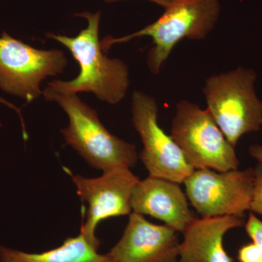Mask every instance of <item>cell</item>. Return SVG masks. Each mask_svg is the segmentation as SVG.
Here are the masks:
<instances>
[{
	"label": "cell",
	"instance_id": "obj_5",
	"mask_svg": "<svg viewBox=\"0 0 262 262\" xmlns=\"http://www.w3.org/2000/svg\"><path fill=\"white\" fill-rule=\"evenodd\" d=\"M170 136L195 170L223 172L239 168L235 147L226 139L208 110L196 103L186 100L177 103Z\"/></svg>",
	"mask_w": 262,
	"mask_h": 262
},
{
	"label": "cell",
	"instance_id": "obj_2",
	"mask_svg": "<svg viewBox=\"0 0 262 262\" xmlns=\"http://www.w3.org/2000/svg\"><path fill=\"white\" fill-rule=\"evenodd\" d=\"M47 101H56L69 117V125L61 129L66 143L89 165L104 172L134 168L138 160L136 146L108 132L96 110L77 94L60 92L48 85L42 91Z\"/></svg>",
	"mask_w": 262,
	"mask_h": 262
},
{
	"label": "cell",
	"instance_id": "obj_12",
	"mask_svg": "<svg viewBox=\"0 0 262 262\" xmlns=\"http://www.w3.org/2000/svg\"><path fill=\"white\" fill-rule=\"evenodd\" d=\"M245 224L239 215L196 218L183 232L179 262H233L224 248V237Z\"/></svg>",
	"mask_w": 262,
	"mask_h": 262
},
{
	"label": "cell",
	"instance_id": "obj_17",
	"mask_svg": "<svg viewBox=\"0 0 262 262\" xmlns=\"http://www.w3.org/2000/svg\"><path fill=\"white\" fill-rule=\"evenodd\" d=\"M249 154L257 160L258 163H262V142L261 144H253L249 147Z\"/></svg>",
	"mask_w": 262,
	"mask_h": 262
},
{
	"label": "cell",
	"instance_id": "obj_9",
	"mask_svg": "<svg viewBox=\"0 0 262 262\" xmlns=\"http://www.w3.org/2000/svg\"><path fill=\"white\" fill-rule=\"evenodd\" d=\"M71 175L77 194L89 206L80 233L98 249L100 241L95 234L98 224L111 217L130 214L133 191L140 179L129 168L115 169L95 179Z\"/></svg>",
	"mask_w": 262,
	"mask_h": 262
},
{
	"label": "cell",
	"instance_id": "obj_13",
	"mask_svg": "<svg viewBox=\"0 0 262 262\" xmlns=\"http://www.w3.org/2000/svg\"><path fill=\"white\" fill-rule=\"evenodd\" d=\"M98 250L80 233L69 237L59 247L40 253L24 252L0 244V262H113Z\"/></svg>",
	"mask_w": 262,
	"mask_h": 262
},
{
	"label": "cell",
	"instance_id": "obj_11",
	"mask_svg": "<svg viewBox=\"0 0 262 262\" xmlns=\"http://www.w3.org/2000/svg\"><path fill=\"white\" fill-rule=\"evenodd\" d=\"M179 184L151 177L139 181L131 196L133 211L163 221L176 232L183 233L196 217Z\"/></svg>",
	"mask_w": 262,
	"mask_h": 262
},
{
	"label": "cell",
	"instance_id": "obj_18",
	"mask_svg": "<svg viewBox=\"0 0 262 262\" xmlns=\"http://www.w3.org/2000/svg\"><path fill=\"white\" fill-rule=\"evenodd\" d=\"M103 1L108 3H117V2L125 1V0H103ZM146 1H149L150 3H155V4L160 5V6H161L164 9H165V8H168V6H170V5L173 3L174 0H146Z\"/></svg>",
	"mask_w": 262,
	"mask_h": 262
},
{
	"label": "cell",
	"instance_id": "obj_19",
	"mask_svg": "<svg viewBox=\"0 0 262 262\" xmlns=\"http://www.w3.org/2000/svg\"><path fill=\"white\" fill-rule=\"evenodd\" d=\"M253 243L257 245L258 247L261 249L262 253V230L261 232H258L257 234H256V237H255L254 239H253ZM258 262H262V256L261 258H260L259 261Z\"/></svg>",
	"mask_w": 262,
	"mask_h": 262
},
{
	"label": "cell",
	"instance_id": "obj_4",
	"mask_svg": "<svg viewBox=\"0 0 262 262\" xmlns=\"http://www.w3.org/2000/svg\"><path fill=\"white\" fill-rule=\"evenodd\" d=\"M257 74L252 69L210 76L203 86L207 110L226 139L235 147L243 136L262 126V101L255 90Z\"/></svg>",
	"mask_w": 262,
	"mask_h": 262
},
{
	"label": "cell",
	"instance_id": "obj_1",
	"mask_svg": "<svg viewBox=\"0 0 262 262\" xmlns=\"http://www.w3.org/2000/svg\"><path fill=\"white\" fill-rule=\"evenodd\" d=\"M86 19L87 27L75 37L47 33L46 37L61 43L72 53L80 66L74 80L49 82L52 89L67 93H93L101 101L117 104L125 98L130 84L127 66L117 58H110L99 40L101 12L76 13Z\"/></svg>",
	"mask_w": 262,
	"mask_h": 262
},
{
	"label": "cell",
	"instance_id": "obj_14",
	"mask_svg": "<svg viewBox=\"0 0 262 262\" xmlns=\"http://www.w3.org/2000/svg\"><path fill=\"white\" fill-rule=\"evenodd\" d=\"M255 179L252 200L249 211L262 215V163H258L254 168Z\"/></svg>",
	"mask_w": 262,
	"mask_h": 262
},
{
	"label": "cell",
	"instance_id": "obj_7",
	"mask_svg": "<svg viewBox=\"0 0 262 262\" xmlns=\"http://www.w3.org/2000/svg\"><path fill=\"white\" fill-rule=\"evenodd\" d=\"M132 121L140 136L143 148L139 158L149 177L182 184L195 169L182 150L158 123L156 100L141 91L132 95Z\"/></svg>",
	"mask_w": 262,
	"mask_h": 262
},
{
	"label": "cell",
	"instance_id": "obj_3",
	"mask_svg": "<svg viewBox=\"0 0 262 262\" xmlns=\"http://www.w3.org/2000/svg\"><path fill=\"white\" fill-rule=\"evenodd\" d=\"M221 12L220 0H174L153 23L124 37L108 36L101 41V46L107 52L117 43L136 37H151L147 65L151 73L158 75L179 42L185 39L202 40L209 35L218 23Z\"/></svg>",
	"mask_w": 262,
	"mask_h": 262
},
{
	"label": "cell",
	"instance_id": "obj_15",
	"mask_svg": "<svg viewBox=\"0 0 262 262\" xmlns=\"http://www.w3.org/2000/svg\"><path fill=\"white\" fill-rule=\"evenodd\" d=\"M261 256V249L253 242L242 246L237 253L239 262H258Z\"/></svg>",
	"mask_w": 262,
	"mask_h": 262
},
{
	"label": "cell",
	"instance_id": "obj_16",
	"mask_svg": "<svg viewBox=\"0 0 262 262\" xmlns=\"http://www.w3.org/2000/svg\"><path fill=\"white\" fill-rule=\"evenodd\" d=\"M0 103H3V104L5 105V106H8V107L12 108V110H14V111L16 112L17 114H18L19 117H20V121H21L22 127H23L24 137V139H25V140H27V131H26L25 124H24L23 116H22L21 115V110L17 107V106H15L13 103L6 101V100L4 99L3 97H1V96H0ZM0 127H2L1 122H0Z\"/></svg>",
	"mask_w": 262,
	"mask_h": 262
},
{
	"label": "cell",
	"instance_id": "obj_6",
	"mask_svg": "<svg viewBox=\"0 0 262 262\" xmlns=\"http://www.w3.org/2000/svg\"><path fill=\"white\" fill-rule=\"evenodd\" d=\"M67 64L63 51L37 49L5 31L0 36V89L27 103L42 94L43 80L62 73Z\"/></svg>",
	"mask_w": 262,
	"mask_h": 262
},
{
	"label": "cell",
	"instance_id": "obj_10",
	"mask_svg": "<svg viewBox=\"0 0 262 262\" xmlns=\"http://www.w3.org/2000/svg\"><path fill=\"white\" fill-rule=\"evenodd\" d=\"M177 232L130 213L121 239L107 253L113 262H179Z\"/></svg>",
	"mask_w": 262,
	"mask_h": 262
},
{
	"label": "cell",
	"instance_id": "obj_8",
	"mask_svg": "<svg viewBox=\"0 0 262 262\" xmlns=\"http://www.w3.org/2000/svg\"><path fill=\"white\" fill-rule=\"evenodd\" d=\"M254 168L219 172L194 170L184 182L191 206L201 217L239 215L249 211Z\"/></svg>",
	"mask_w": 262,
	"mask_h": 262
}]
</instances>
